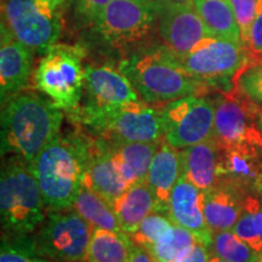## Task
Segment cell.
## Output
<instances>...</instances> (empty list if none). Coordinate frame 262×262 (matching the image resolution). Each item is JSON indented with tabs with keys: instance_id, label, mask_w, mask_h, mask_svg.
Segmentation results:
<instances>
[{
	"instance_id": "6da1fadb",
	"label": "cell",
	"mask_w": 262,
	"mask_h": 262,
	"mask_svg": "<svg viewBox=\"0 0 262 262\" xmlns=\"http://www.w3.org/2000/svg\"><path fill=\"white\" fill-rule=\"evenodd\" d=\"M2 110V156H15L28 164L60 135L62 110L50 98L21 91Z\"/></svg>"
},
{
	"instance_id": "7a4b0ae2",
	"label": "cell",
	"mask_w": 262,
	"mask_h": 262,
	"mask_svg": "<svg viewBox=\"0 0 262 262\" xmlns=\"http://www.w3.org/2000/svg\"><path fill=\"white\" fill-rule=\"evenodd\" d=\"M90 152L91 145L84 139L60 134L29 164L47 209L58 210L73 205L84 186Z\"/></svg>"
},
{
	"instance_id": "3957f363",
	"label": "cell",
	"mask_w": 262,
	"mask_h": 262,
	"mask_svg": "<svg viewBox=\"0 0 262 262\" xmlns=\"http://www.w3.org/2000/svg\"><path fill=\"white\" fill-rule=\"evenodd\" d=\"M137 94L149 104H165L179 98L203 95L210 86L183 71L165 45L134 52L120 62Z\"/></svg>"
},
{
	"instance_id": "277c9868",
	"label": "cell",
	"mask_w": 262,
	"mask_h": 262,
	"mask_svg": "<svg viewBox=\"0 0 262 262\" xmlns=\"http://www.w3.org/2000/svg\"><path fill=\"white\" fill-rule=\"evenodd\" d=\"M39 183L26 160L11 156L0 176L2 228L9 237H27L47 215Z\"/></svg>"
},
{
	"instance_id": "5b68a950",
	"label": "cell",
	"mask_w": 262,
	"mask_h": 262,
	"mask_svg": "<svg viewBox=\"0 0 262 262\" xmlns=\"http://www.w3.org/2000/svg\"><path fill=\"white\" fill-rule=\"evenodd\" d=\"M73 119L83 124L100 140L111 142H150L163 139L160 108L143 100L120 106L88 108L80 106Z\"/></svg>"
},
{
	"instance_id": "8992f818",
	"label": "cell",
	"mask_w": 262,
	"mask_h": 262,
	"mask_svg": "<svg viewBox=\"0 0 262 262\" xmlns=\"http://www.w3.org/2000/svg\"><path fill=\"white\" fill-rule=\"evenodd\" d=\"M78 45L55 44L45 52L34 73L35 86L60 110L73 116L80 108L85 68Z\"/></svg>"
},
{
	"instance_id": "52a82bcc",
	"label": "cell",
	"mask_w": 262,
	"mask_h": 262,
	"mask_svg": "<svg viewBox=\"0 0 262 262\" xmlns=\"http://www.w3.org/2000/svg\"><path fill=\"white\" fill-rule=\"evenodd\" d=\"M215 123L212 137L222 149L242 148L262 153V133L257 123L260 107L238 84L212 98Z\"/></svg>"
},
{
	"instance_id": "ba28073f",
	"label": "cell",
	"mask_w": 262,
	"mask_h": 262,
	"mask_svg": "<svg viewBox=\"0 0 262 262\" xmlns=\"http://www.w3.org/2000/svg\"><path fill=\"white\" fill-rule=\"evenodd\" d=\"M91 233L89 222L73 206L58 210L48 209L33 245L47 260L80 262L86 260Z\"/></svg>"
},
{
	"instance_id": "9c48e42d",
	"label": "cell",
	"mask_w": 262,
	"mask_h": 262,
	"mask_svg": "<svg viewBox=\"0 0 262 262\" xmlns=\"http://www.w3.org/2000/svg\"><path fill=\"white\" fill-rule=\"evenodd\" d=\"M45 0H2V25L34 54H45L62 33V18Z\"/></svg>"
},
{
	"instance_id": "30bf717a",
	"label": "cell",
	"mask_w": 262,
	"mask_h": 262,
	"mask_svg": "<svg viewBox=\"0 0 262 262\" xmlns=\"http://www.w3.org/2000/svg\"><path fill=\"white\" fill-rule=\"evenodd\" d=\"M173 57L183 71L210 88L234 81L250 63V54L245 45L214 35L202 39L187 54Z\"/></svg>"
},
{
	"instance_id": "8fae6325",
	"label": "cell",
	"mask_w": 262,
	"mask_h": 262,
	"mask_svg": "<svg viewBox=\"0 0 262 262\" xmlns=\"http://www.w3.org/2000/svg\"><path fill=\"white\" fill-rule=\"evenodd\" d=\"M157 22L158 8L156 3L111 0L91 25V29L104 44L123 48L145 39L157 27Z\"/></svg>"
},
{
	"instance_id": "7c38bea8",
	"label": "cell",
	"mask_w": 262,
	"mask_h": 262,
	"mask_svg": "<svg viewBox=\"0 0 262 262\" xmlns=\"http://www.w3.org/2000/svg\"><path fill=\"white\" fill-rule=\"evenodd\" d=\"M163 139L176 149L194 146L212 137L215 104L212 98L193 95L165 103L160 108Z\"/></svg>"
},
{
	"instance_id": "4fadbf2b",
	"label": "cell",
	"mask_w": 262,
	"mask_h": 262,
	"mask_svg": "<svg viewBox=\"0 0 262 262\" xmlns=\"http://www.w3.org/2000/svg\"><path fill=\"white\" fill-rule=\"evenodd\" d=\"M135 183L139 182L112 142L100 140L94 147L91 145L84 185L89 186L113 205Z\"/></svg>"
},
{
	"instance_id": "5bb4252c",
	"label": "cell",
	"mask_w": 262,
	"mask_h": 262,
	"mask_svg": "<svg viewBox=\"0 0 262 262\" xmlns=\"http://www.w3.org/2000/svg\"><path fill=\"white\" fill-rule=\"evenodd\" d=\"M156 4L159 35L164 45L176 56L187 54L202 39L212 35L196 11L194 3Z\"/></svg>"
},
{
	"instance_id": "9a60e30c",
	"label": "cell",
	"mask_w": 262,
	"mask_h": 262,
	"mask_svg": "<svg viewBox=\"0 0 262 262\" xmlns=\"http://www.w3.org/2000/svg\"><path fill=\"white\" fill-rule=\"evenodd\" d=\"M84 91V107L88 108L114 107L142 100L129 78L119 68L111 66H86Z\"/></svg>"
},
{
	"instance_id": "2e32d148",
	"label": "cell",
	"mask_w": 262,
	"mask_h": 262,
	"mask_svg": "<svg viewBox=\"0 0 262 262\" xmlns=\"http://www.w3.org/2000/svg\"><path fill=\"white\" fill-rule=\"evenodd\" d=\"M33 52L2 25L0 40V95L2 103L27 86L33 72Z\"/></svg>"
},
{
	"instance_id": "e0dca14e",
	"label": "cell",
	"mask_w": 262,
	"mask_h": 262,
	"mask_svg": "<svg viewBox=\"0 0 262 262\" xmlns=\"http://www.w3.org/2000/svg\"><path fill=\"white\" fill-rule=\"evenodd\" d=\"M168 215L173 224L188 229L199 242L211 248L215 232L205 220L203 191L183 176L180 178L170 195Z\"/></svg>"
},
{
	"instance_id": "ac0fdd59",
	"label": "cell",
	"mask_w": 262,
	"mask_h": 262,
	"mask_svg": "<svg viewBox=\"0 0 262 262\" xmlns=\"http://www.w3.org/2000/svg\"><path fill=\"white\" fill-rule=\"evenodd\" d=\"M247 191L222 180L208 191H203V210L209 227L214 232L228 231L244 210Z\"/></svg>"
},
{
	"instance_id": "d6986e66",
	"label": "cell",
	"mask_w": 262,
	"mask_h": 262,
	"mask_svg": "<svg viewBox=\"0 0 262 262\" xmlns=\"http://www.w3.org/2000/svg\"><path fill=\"white\" fill-rule=\"evenodd\" d=\"M181 176V153L162 139L147 175V183L155 196L156 211L168 215L170 195Z\"/></svg>"
},
{
	"instance_id": "ffe728a7",
	"label": "cell",
	"mask_w": 262,
	"mask_h": 262,
	"mask_svg": "<svg viewBox=\"0 0 262 262\" xmlns=\"http://www.w3.org/2000/svg\"><path fill=\"white\" fill-rule=\"evenodd\" d=\"M182 176L201 191H208L219 181L221 148L214 139L203 141L181 152Z\"/></svg>"
},
{
	"instance_id": "44dd1931",
	"label": "cell",
	"mask_w": 262,
	"mask_h": 262,
	"mask_svg": "<svg viewBox=\"0 0 262 262\" xmlns=\"http://www.w3.org/2000/svg\"><path fill=\"white\" fill-rule=\"evenodd\" d=\"M261 155L250 149L221 148L219 180L233 183L244 191L249 187H255L262 171Z\"/></svg>"
},
{
	"instance_id": "7402d4cb",
	"label": "cell",
	"mask_w": 262,
	"mask_h": 262,
	"mask_svg": "<svg viewBox=\"0 0 262 262\" xmlns=\"http://www.w3.org/2000/svg\"><path fill=\"white\" fill-rule=\"evenodd\" d=\"M113 208L124 233H134L141 222L156 211L155 196L148 183L143 181L131 186L113 203Z\"/></svg>"
},
{
	"instance_id": "603a6c76",
	"label": "cell",
	"mask_w": 262,
	"mask_h": 262,
	"mask_svg": "<svg viewBox=\"0 0 262 262\" xmlns=\"http://www.w3.org/2000/svg\"><path fill=\"white\" fill-rule=\"evenodd\" d=\"M134 244L124 232L94 228L88 248V262H130Z\"/></svg>"
},
{
	"instance_id": "cb8c5ba5",
	"label": "cell",
	"mask_w": 262,
	"mask_h": 262,
	"mask_svg": "<svg viewBox=\"0 0 262 262\" xmlns=\"http://www.w3.org/2000/svg\"><path fill=\"white\" fill-rule=\"evenodd\" d=\"M193 3L214 37L243 44L231 0H193Z\"/></svg>"
},
{
	"instance_id": "d4e9b609",
	"label": "cell",
	"mask_w": 262,
	"mask_h": 262,
	"mask_svg": "<svg viewBox=\"0 0 262 262\" xmlns=\"http://www.w3.org/2000/svg\"><path fill=\"white\" fill-rule=\"evenodd\" d=\"M72 206L91 227L123 232L113 205L89 186L84 185L81 187Z\"/></svg>"
},
{
	"instance_id": "484cf974",
	"label": "cell",
	"mask_w": 262,
	"mask_h": 262,
	"mask_svg": "<svg viewBox=\"0 0 262 262\" xmlns=\"http://www.w3.org/2000/svg\"><path fill=\"white\" fill-rule=\"evenodd\" d=\"M111 142V141H110ZM160 143L159 141L150 142H112L124 162L127 165L137 182L147 181L150 163Z\"/></svg>"
},
{
	"instance_id": "4316f807",
	"label": "cell",
	"mask_w": 262,
	"mask_h": 262,
	"mask_svg": "<svg viewBox=\"0 0 262 262\" xmlns=\"http://www.w3.org/2000/svg\"><path fill=\"white\" fill-rule=\"evenodd\" d=\"M212 254L229 262H262V256L245 243L233 231L215 232Z\"/></svg>"
},
{
	"instance_id": "83f0119b",
	"label": "cell",
	"mask_w": 262,
	"mask_h": 262,
	"mask_svg": "<svg viewBox=\"0 0 262 262\" xmlns=\"http://www.w3.org/2000/svg\"><path fill=\"white\" fill-rule=\"evenodd\" d=\"M196 242L198 239L192 232L181 226L173 225L168 233L147 251L156 258L157 262H172L183 250L192 247Z\"/></svg>"
},
{
	"instance_id": "f1b7e54d",
	"label": "cell",
	"mask_w": 262,
	"mask_h": 262,
	"mask_svg": "<svg viewBox=\"0 0 262 262\" xmlns=\"http://www.w3.org/2000/svg\"><path fill=\"white\" fill-rule=\"evenodd\" d=\"M173 225L175 224L169 217V215L155 211L141 222L139 228L134 233L127 235L134 244L148 250L150 247L158 243L160 239L168 233L173 227Z\"/></svg>"
},
{
	"instance_id": "f546056e",
	"label": "cell",
	"mask_w": 262,
	"mask_h": 262,
	"mask_svg": "<svg viewBox=\"0 0 262 262\" xmlns=\"http://www.w3.org/2000/svg\"><path fill=\"white\" fill-rule=\"evenodd\" d=\"M257 205H260V202L254 196L248 195L245 199L244 210L232 231L262 256V238L255 227L254 221V210Z\"/></svg>"
},
{
	"instance_id": "4dcf8cb0",
	"label": "cell",
	"mask_w": 262,
	"mask_h": 262,
	"mask_svg": "<svg viewBox=\"0 0 262 262\" xmlns=\"http://www.w3.org/2000/svg\"><path fill=\"white\" fill-rule=\"evenodd\" d=\"M0 262H48L35 250L33 242L26 237H14L12 241L3 238Z\"/></svg>"
},
{
	"instance_id": "1f68e13d",
	"label": "cell",
	"mask_w": 262,
	"mask_h": 262,
	"mask_svg": "<svg viewBox=\"0 0 262 262\" xmlns=\"http://www.w3.org/2000/svg\"><path fill=\"white\" fill-rule=\"evenodd\" d=\"M233 83L248 95L258 107L262 108V62L249 63L239 73Z\"/></svg>"
},
{
	"instance_id": "d6a6232c",
	"label": "cell",
	"mask_w": 262,
	"mask_h": 262,
	"mask_svg": "<svg viewBox=\"0 0 262 262\" xmlns=\"http://www.w3.org/2000/svg\"><path fill=\"white\" fill-rule=\"evenodd\" d=\"M231 4L241 31L242 42L247 47L251 26L256 15L257 0H231Z\"/></svg>"
},
{
	"instance_id": "836d02e7",
	"label": "cell",
	"mask_w": 262,
	"mask_h": 262,
	"mask_svg": "<svg viewBox=\"0 0 262 262\" xmlns=\"http://www.w3.org/2000/svg\"><path fill=\"white\" fill-rule=\"evenodd\" d=\"M247 49L250 54V63L262 55V0H257L256 15L249 34Z\"/></svg>"
},
{
	"instance_id": "e575fe53",
	"label": "cell",
	"mask_w": 262,
	"mask_h": 262,
	"mask_svg": "<svg viewBox=\"0 0 262 262\" xmlns=\"http://www.w3.org/2000/svg\"><path fill=\"white\" fill-rule=\"evenodd\" d=\"M110 2L111 0H77L75 14L83 24L91 26Z\"/></svg>"
},
{
	"instance_id": "d590c367",
	"label": "cell",
	"mask_w": 262,
	"mask_h": 262,
	"mask_svg": "<svg viewBox=\"0 0 262 262\" xmlns=\"http://www.w3.org/2000/svg\"><path fill=\"white\" fill-rule=\"evenodd\" d=\"M212 255L211 248L198 241L192 247L183 250L172 262H208Z\"/></svg>"
},
{
	"instance_id": "8d00e7d4",
	"label": "cell",
	"mask_w": 262,
	"mask_h": 262,
	"mask_svg": "<svg viewBox=\"0 0 262 262\" xmlns=\"http://www.w3.org/2000/svg\"><path fill=\"white\" fill-rule=\"evenodd\" d=\"M130 262H157L156 258L150 255L146 249L134 245L133 254H131Z\"/></svg>"
},
{
	"instance_id": "74e56055",
	"label": "cell",
	"mask_w": 262,
	"mask_h": 262,
	"mask_svg": "<svg viewBox=\"0 0 262 262\" xmlns=\"http://www.w3.org/2000/svg\"><path fill=\"white\" fill-rule=\"evenodd\" d=\"M254 221H255V227H256L258 234L262 238V209L260 205H257L254 210Z\"/></svg>"
},
{
	"instance_id": "f35d334b",
	"label": "cell",
	"mask_w": 262,
	"mask_h": 262,
	"mask_svg": "<svg viewBox=\"0 0 262 262\" xmlns=\"http://www.w3.org/2000/svg\"><path fill=\"white\" fill-rule=\"evenodd\" d=\"M156 3H160V4H189V3H193V0H156Z\"/></svg>"
},
{
	"instance_id": "ab89813d",
	"label": "cell",
	"mask_w": 262,
	"mask_h": 262,
	"mask_svg": "<svg viewBox=\"0 0 262 262\" xmlns=\"http://www.w3.org/2000/svg\"><path fill=\"white\" fill-rule=\"evenodd\" d=\"M255 188H256V191L258 193V196H260L261 202H262V171L260 173V176H258L256 185H255Z\"/></svg>"
},
{
	"instance_id": "60d3db41",
	"label": "cell",
	"mask_w": 262,
	"mask_h": 262,
	"mask_svg": "<svg viewBox=\"0 0 262 262\" xmlns=\"http://www.w3.org/2000/svg\"><path fill=\"white\" fill-rule=\"evenodd\" d=\"M45 2H48L49 4L55 6V8H60V6L63 4L66 0H45Z\"/></svg>"
},
{
	"instance_id": "b9f144b4",
	"label": "cell",
	"mask_w": 262,
	"mask_h": 262,
	"mask_svg": "<svg viewBox=\"0 0 262 262\" xmlns=\"http://www.w3.org/2000/svg\"><path fill=\"white\" fill-rule=\"evenodd\" d=\"M208 262H229V261H226L224 258L216 256V255H212V256L208 260Z\"/></svg>"
},
{
	"instance_id": "7bdbcfd3",
	"label": "cell",
	"mask_w": 262,
	"mask_h": 262,
	"mask_svg": "<svg viewBox=\"0 0 262 262\" xmlns=\"http://www.w3.org/2000/svg\"><path fill=\"white\" fill-rule=\"evenodd\" d=\"M257 123L258 126H260V130L262 133V108H260V112H258V117H257Z\"/></svg>"
},
{
	"instance_id": "ee69618b",
	"label": "cell",
	"mask_w": 262,
	"mask_h": 262,
	"mask_svg": "<svg viewBox=\"0 0 262 262\" xmlns=\"http://www.w3.org/2000/svg\"><path fill=\"white\" fill-rule=\"evenodd\" d=\"M134 2L143 3V4H150V3H156V0H134Z\"/></svg>"
},
{
	"instance_id": "f6af8a7d",
	"label": "cell",
	"mask_w": 262,
	"mask_h": 262,
	"mask_svg": "<svg viewBox=\"0 0 262 262\" xmlns=\"http://www.w3.org/2000/svg\"><path fill=\"white\" fill-rule=\"evenodd\" d=\"M257 62H262V55H261L260 57H257L256 60H255L254 62H251V63H257Z\"/></svg>"
}]
</instances>
